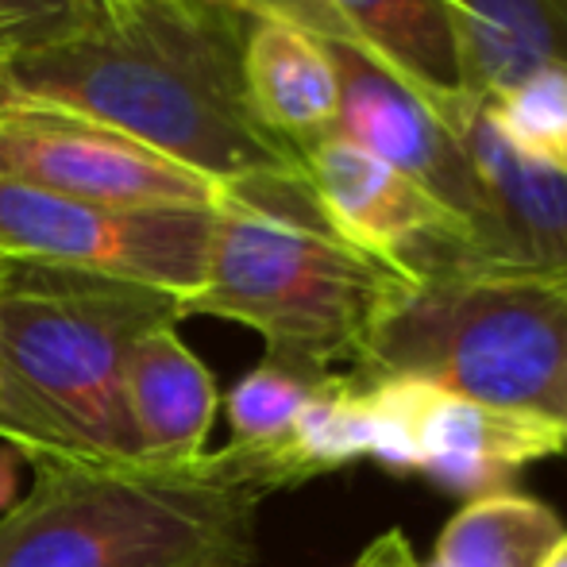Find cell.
<instances>
[{
    "mask_svg": "<svg viewBox=\"0 0 567 567\" xmlns=\"http://www.w3.org/2000/svg\"><path fill=\"white\" fill-rule=\"evenodd\" d=\"M351 567H417V556H413L402 529H390L382 537H374Z\"/></svg>",
    "mask_w": 567,
    "mask_h": 567,
    "instance_id": "21",
    "label": "cell"
},
{
    "mask_svg": "<svg viewBox=\"0 0 567 567\" xmlns=\"http://www.w3.org/2000/svg\"><path fill=\"white\" fill-rule=\"evenodd\" d=\"M4 270H8V259H0V278H4Z\"/></svg>",
    "mask_w": 567,
    "mask_h": 567,
    "instance_id": "25",
    "label": "cell"
},
{
    "mask_svg": "<svg viewBox=\"0 0 567 567\" xmlns=\"http://www.w3.org/2000/svg\"><path fill=\"white\" fill-rule=\"evenodd\" d=\"M20 463L23 455L12 449V444H4L0 449V509H12L16 506V491H20Z\"/></svg>",
    "mask_w": 567,
    "mask_h": 567,
    "instance_id": "22",
    "label": "cell"
},
{
    "mask_svg": "<svg viewBox=\"0 0 567 567\" xmlns=\"http://www.w3.org/2000/svg\"><path fill=\"white\" fill-rule=\"evenodd\" d=\"M217 209H109L0 178V259L120 278L182 298L205 286Z\"/></svg>",
    "mask_w": 567,
    "mask_h": 567,
    "instance_id": "6",
    "label": "cell"
},
{
    "mask_svg": "<svg viewBox=\"0 0 567 567\" xmlns=\"http://www.w3.org/2000/svg\"><path fill=\"white\" fill-rule=\"evenodd\" d=\"M324 225L402 278L491 267L475 231L371 151L329 132L298 151Z\"/></svg>",
    "mask_w": 567,
    "mask_h": 567,
    "instance_id": "8",
    "label": "cell"
},
{
    "mask_svg": "<svg viewBox=\"0 0 567 567\" xmlns=\"http://www.w3.org/2000/svg\"><path fill=\"white\" fill-rule=\"evenodd\" d=\"M0 178L109 209H217L225 186L155 147L59 109L16 105L0 120Z\"/></svg>",
    "mask_w": 567,
    "mask_h": 567,
    "instance_id": "7",
    "label": "cell"
},
{
    "mask_svg": "<svg viewBox=\"0 0 567 567\" xmlns=\"http://www.w3.org/2000/svg\"><path fill=\"white\" fill-rule=\"evenodd\" d=\"M20 105V97L12 93V85H8V78H4V62H0V120H4L12 109Z\"/></svg>",
    "mask_w": 567,
    "mask_h": 567,
    "instance_id": "23",
    "label": "cell"
},
{
    "mask_svg": "<svg viewBox=\"0 0 567 567\" xmlns=\"http://www.w3.org/2000/svg\"><path fill=\"white\" fill-rule=\"evenodd\" d=\"M321 379L324 374L301 371V367L278 363V359H262V363L255 367V371H247L225 398V410L231 421V444L275 460L278 467L293 478V486L309 483L306 471L293 460L290 444H293L298 413L306 410L309 394H313Z\"/></svg>",
    "mask_w": 567,
    "mask_h": 567,
    "instance_id": "17",
    "label": "cell"
},
{
    "mask_svg": "<svg viewBox=\"0 0 567 567\" xmlns=\"http://www.w3.org/2000/svg\"><path fill=\"white\" fill-rule=\"evenodd\" d=\"M540 567H567V537L560 540V548H556V553L548 556V560L540 564Z\"/></svg>",
    "mask_w": 567,
    "mask_h": 567,
    "instance_id": "24",
    "label": "cell"
},
{
    "mask_svg": "<svg viewBox=\"0 0 567 567\" xmlns=\"http://www.w3.org/2000/svg\"><path fill=\"white\" fill-rule=\"evenodd\" d=\"M228 0H105L82 31L4 62L20 105L90 116L220 182L306 178L301 155L251 116Z\"/></svg>",
    "mask_w": 567,
    "mask_h": 567,
    "instance_id": "1",
    "label": "cell"
},
{
    "mask_svg": "<svg viewBox=\"0 0 567 567\" xmlns=\"http://www.w3.org/2000/svg\"><path fill=\"white\" fill-rule=\"evenodd\" d=\"M340 78L337 135L402 171L475 231L486 259V197L460 140L402 78L351 43L329 39Z\"/></svg>",
    "mask_w": 567,
    "mask_h": 567,
    "instance_id": "9",
    "label": "cell"
},
{
    "mask_svg": "<svg viewBox=\"0 0 567 567\" xmlns=\"http://www.w3.org/2000/svg\"><path fill=\"white\" fill-rule=\"evenodd\" d=\"M567 537L564 522L529 494L467 498L436 540L433 567H540Z\"/></svg>",
    "mask_w": 567,
    "mask_h": 567,
    "instance_id": "16",
    "label": "cell"
},
{
    "mask_svg": "<svg viewBox=\"0 0 567 567\" xmlns=\"http://www.w3.org/2000/svg\"><path fill=\"white\" fill-rule=\"evenodd\" d=\"M463 93L494 101L545 66L567 70V0H449Z\"/></svg>",
    "mask_w": 567,
    "mask_h": 567,
    "instance_id": "15",
    "label": "cell"
},
{
    "mask_svg": "<svg viewBox=\"0 0 567 567\" xmlns=\"http://www.w3.org/2000/svg\"><path fill=\"white\" fill-rule=\"evenodd\" d=\"M494 124L533 158L567 171V70L545 66L486 101Z\"/></svg>",
    "mask_w": 567,
    "mask_h": 567,
    "instance_id": "18",
    "label": "cell"
},
{
    "mask_svg": "<svg viewBox=\"0 0 567 567\" xmlns=\"http://www.w3.org/2000/svg\"><path fill=\"white\" fill-rule=\"evenodd\" d=\"M244 90L251 116L286 147L301 151L337 132L340 78L329 39L298 23L251 16L244 39Z\"/></svg>",
    "mask_w": 567,
    "mask_h": 567,
    "instance_id": "13",
    "label": "cell"
},
{
    "mask_svg": "<svg viewBox=\"0 0 567 567\" xmlns=\"http://www.w3.org/2000/svg\"><path fill=\"white\" fill-rule=\"evenodd\" d=\"M417 475L455 494L506 491L522 467L567 452V429L537 413L502 410L433 390L421 417Z\"/></svg>",
    "mask_w": 567,
    "mask_h": 567,
    "instance_id": "11",
    "label": "cell"
},
{
    "mask_svg": "<svg viewBox=\"0 0 567 567\" xmlns=\"http://www.w3.org/2000/svg\"><path fill=\"white\" fill-rule=\"evenodd\" d=\"M455 132L486 197V262L567 275V171L533 158L494 124L486 101H452Z\"/></svg>",
    "mask_w": 567,
    "mask_h": 567,
    "instance_id": "10",
    "label": "cell"
},
{
    "mask_svg": "<svg viewBox=\"0 0 567 567\" xmlns=\"http://www.w3.org/2000/svg\"><path fill=\"white\" fill-rule=\"evenodd\" d=\"M105 0H0V62L82 31Z\"/></svg>",
    "mask_w": 567,
    "mask_h": 567,
    "instance_id": "19",
    "label": "cell"
},
{
    "mask_svg": "<svg viewBox=\"0 0 567 567\" xmlns=\"http://www.w3.org/2000/svg\"><path fill=\"white\" fill-rule=\"evenodd\" d=\"M355 379H413L567 429V275L475 267L402 278L374 313Z\"/></svg>",
    "mask_w": 567,
    "mask_h": 567,
    "instance_id": "5",
    "label": "cell"
},
{
    "mask_svg": "<svg viewBox=\"0 0 567 567\" xmlns=\"http://www.w3.org/2000/svg\"><path fill=\"white\" fill-rule=\"evenodd\" d=\"M228 4L247 16H270V20L298 23V28L324 39V16L317 8V0H228Z\"/></svg>",
    "mask_w": 567,
    "mask_h": 567,
    "instance_id": "20",
    "label": "cell"
},
{
    "mask_svg": "<svg viewBox=\"0 0 567 567\" xmlns=\"http://www.w3.org/2000/svg\"><path fill=\"white\" fill-rule=\"evenodd\" d=\"M124 402L140 455L194 460L205 452L217 417V382L178 337V324H163L127 355Z\"/></svg>",
    "mask_w": 567,
    "mask_h": 567,
    "instance_id": "14",
    "label": "cell"
},
{
    "mask_svg": "<svg viewBox=\"0 0 567 567\" xmlns=\"http://www.w3.org/2000/svg\"><path fill=\"white\" fill-rule=\"evenodd\" d=\"M398 282V270L324 225L306 178H251L220 194L205 286L182 313L247 324L267 359L332 374L355 367Z\"/></svg>",
    "mask_w": 567,
    "mask_h": 567,
    "instance_id": "4",
    "label": "cell"
},
{
    "mask_svg": "<svg viewBox=\"0 0 567 567\" xmlns=\"http://www.w3.org/2000/svg\"><path fill=\"white\" fill-rule=\"evenodd\" d=\"M324 39L351 43L402 78L436 116L463 97L460 39L449 0H317Z\"/></svg>",
    "mask_w": 567,
    "mask_h": 567,
    "instance_id": "12",
    "label": "cell"
},
{
    "mask_svg": "<svg viewBox=\"0 0 567 567\" xmlns=\"http://www.w3.org/2000/svg\"><path fill=\"white\" fill-rule=\"evenodd\" d=\"M182 298L85 270L8 262L0 278V436L23 460H135L124 367Z\"/></svg>",
    "mask_w": 567,
    "mask_h": 567,
    "instance_id": "3",
    "label": "cell"
},
{
    "mask_svg": "<svg viewBox=\"0 0 567 567\" xmlns=\"http://www.w3.org/2000/svg\"><path fill=\"white\" fill-rule=\"evenodd\" d=\"M0 517V567H251L262 498L293 478L247 449L194 460L35 455Z\"/></svg>",
    "mask_w": 567,
    "mask_h": 567,
    "instance_id": "2",
    "label": "cell"
}]
</instances>
